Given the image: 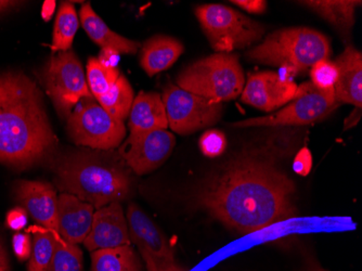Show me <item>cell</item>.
I'll return each mask as SVG.
<instances>
[{
  "mask_svg": "<svg viewBox=\"0 0 362 271\" xmlns=\"http://www.w3.org/2000/svg\"><path fill=\"white\" fill-rule=\"evenodd\" d=\"M295 185L267 149L245 151L201 185L199 207L241 234L260 231L296 215Z\"/></svg>",
  "mask_w": 362,
  "mask_h": 271,
  "instance_id": "1",
  "label": "cell"
},
{
  "mask_svg": "<svg viewBox=\"0 0 362 271\" xmlns=\"http://www.w3.org/2000/svg\"><path fill=\"white\" fill-rule=\"evenodd\" d=\"M57 146L35 81L18 71L0 73V163L28 169L54 160Z\"/></svg>",
  "mask_w": 362,
  "mask_h": 271,
  "instance_id": "2",
  "label": "cell"
},
{
  "mask_svg": "<svg viewBox=\"0 0 362 271\" xmlns=\"http://www.w3.org/2000/svg\"><path fill=\"white\" fill-rule=\"evenodd\" d=\"M54 183L62 193L75 195L95 209L129 197L132 169L112 151L72 150L54 158Z\"/></svg>",
  "mask_w": 362,
  "mask_h": 271,
  "instance_id": "3",
  "label": "cell"
},
{
  "mask_svg": "<svg viewBox=\"0 0 362 271\" xmlns=\"http://www.w3.org/2000/svg\"><path fill=\"white\" fill-rule=\"evenodd\" d=\"M331 45L323 34L307 28H284L267 36L247 52V58L262 64L276 65L290 72H305L329 60Z\"/></svg>",
  "mask_w": 362,
  "mask_h": 271,
  "instance_id": "4",
  "label": "cell"
},
{
  "mask_svg": "<svg viewBox=\"0 0 362 271\" xmlns=\"http://www.w3.org/2000/svg\"><path fill=\"white\" fill-rule=\"evenodd\" d=\"M177 86L214 103L237 99L244 88L239 57L215 54L201 59L178 75Z\"/></svg>",
  "mask_w": 362,
  "mask_h": 271,
  "instance_id": "5",
  "label": "cell"
},
{
  "mask_svg": "<svg viewBox=\"0 0 362 271\" xmlns=\"http://www.w3.org/2000/svg\"><path fill=\"white\" fill-rule=\"evenodd\" d=\"M195 14L217 54H230L235 49L251 46L265 33L262 24L227 6H199Z\"/></svg>",
  "mask_w": 362,
  "mask_h": 271,
  "instance_id": "6",
  "label": "cell"
},
{
  "mask_svg": "<svg viewBox=\"0 0 362 271\" xmlns=\"http://www.w3.org/2000/svg\"><path fill=\"white\" fill-rule=\"evenodd\" d=\"M341 105L334 88H317L311 81L302 83L290 103L284 109L264 117L249 118L233 124L235 127H276L308 125L321 121Z\"/></svg>",
  "mask_w": 362,
  "mask_h": 271,
  "instance_id": "7",
  "label": "cell"
},
{
  "mask_svg": "<svg viewBox=\"0 0 362 271\" xmlns=\"http://www.w3.org/2000/svg\"><path fill=\"white\" fill-rule=\"evenodd\" d=\"M42 79L47 93L62 118H69L81 99L93 98L81 61L71 50L60 52L49 59Z\"/></svg>",
  "mask_w": 362,
  "mask_h": 271,
  "instance_id": "8",
  "label": "cell"
},
{
  "mask_svg": "<svg viewBox=\"0 0 362 271\" xmlns=\"http://www.w3.org/2000/svg\"><path fill=\"white\" fill-rule=\"evenodd\" d=\"M79 103L68 118L71 139L93 150L111 151L119 146L126 134L123 122L110 115L93 98Z\"/></svg>",
  "mask_w": 362,
  "mask_h": 271,
  "instance_id": "9",
  "label": "cell"
},
{
  "mask_svg": "<svg viewBox=\"0 0 362 271\" xmlns=\"http://www.w3.org/2000/svg\"><path fill=\"white\" fill-rule=\"evenodd\" d=\"M168 126L177 134H189L221 120V103H214L170 83L162 96Z\"/></svg>",
  "mask_w": 362,
  "mask_h": 271,
  "instance_id": "10",
  "label": "cell"
},
{
  "mask_svg": "<svg viewBox=\"0 0 362 271\" xmlns=\"http://www.w3.org/2000/svg\"><path fill=\"white\" fill-rule=\"evenodd\" d=\"M126 220L130 241L139 248L148 271H162L176 264L174 250L165 234L135 203L128 205Z\"/></svg>",
  "mask_w": 362,
  "mask_h": 271,
  "instance_id": "11",
  "label": "cell"
},
{
  "mask_svg": "<svg viewBox=\"0 0 362 271\" xmlns=\"http://www.w3.org/2000/svg\"><path fill=\"white\" fill-rule=\"evenodd\" d=\"M175 142L174 134L166 129L130 134L119 154L136 174H148L168 160Z\"/></svg>",
  "mask_w": 362,
  "mask_h": 271,
  "instance_id": "12",
  "label": "cell"
},
{
  "mask_svg": "<svg viewBox=\"0 0 362 271\" xmlns=\"http://www.w3.org/2000/svg\"><path fill=\"white\" fill-rule=\"evenodd\" d=\"M298 85L276 72L251 74L241 93L246 105L270 112L290 103L298 91Z\"/></svg>",
  "mask_w": 362,
  "mask_h": 271,
  "instance_id": "13",
  "label": "cell"
},
{
  "mask_svg": "<svg viewBox=\"0 0 362 271\" xmlns=\"http://www.w3.org/2000/svg\"><path fill=\"white\" fill-rule=\"evenodd\" d=\"M13 195L40 227L58 233V199L54 187L44 181L19 180Z\"/></svg>",
  "mask_w": 362,
  "mask_h": 271,
  "instance_id": "14",
  "label": "cell"
},
{
  "mask_svg": "<svg viewBox=\"0 0 362 271\" xmlns=\"http://www.w3.org/2000/svg\"><path fill=\"white\" fill-rule=\"evenodd\" d=\"M84 246L90 252L130 246L127 220L119 202L111 203L95 212L93 226L85 239Z\"/></svg>",
  "mask_w": 362,
  "mask_h": 271,
  "instance_id": "15",
  "label": "cell"
},
{
  "mask_svg": "<svg viewBox=\"0 0 362 271\" xmlns=\"http://www.w3.org/2000/svg\"><path fill=\"white\" fill-rule=\"evenodd\" d=\"M95 207L69 193L58 199V234L68 243H84L93 226Z\"/></svg>",
  "mask_w": 362,
  "mask_h": 271,
  "instance_id": "16",
  "label": "cell"
},
{
  "mask_svg": "<svg viewBox=\"0 0 362 271\" xmlns=\"http://www.w3.org/2000/svg\"><path fill=\"white\" fill-rule=\"evenodd\" d=\"M339 79L334 86L335 97L341 103L362 107V56L353 46H347L334 61Z\"/></svg>",
  "mask_w": 362,
  "mask_h": 271,
  "instance_id": "17",
  "label": "cell"
},
{
  "mask_svg": "<svg viewBox=\"0 0 362 271\" xmlns=\"http://www.w3.org/2000/svg\"><path fill=\"white\" fill-rule=\"evenodd\" d=\"M129 116L130 134H144L168 127L165 105L160 93L141 91L134 100Z\"/></svg>",
  "mask_w": 362,
  "mask_h": 271,
  "instance_id": "18",
  "label": "cell"
},
{
  "mask_svg": "<svg viewBox=\"0 0 362 271\" xmlns=\"http://www.w3.org/2000/svg\"><path fill=\"white\" fill-rule=\"evenodd\" d=\"M79 18L85 32L103 49H112L119 54H137L139 47H141L139 42L128 40L113 32L100 16L93 11L89 3L85 4L81 8Z\"/></svg>",
  "mask_w": 362,
  "mask_h": 271,
  "instance_id": "19",
  "label": "cell"
},
{
  "mask_svg": "<svg viewBox=\"0 0 362 271\" xmlns=\"http://www.w3.org/2000/svg\"><path fill=\"white\" fill-rule=\"evenodd\" d=\"M184 45L170 36L158 35L144 42L140 65L149 76L168 70L184 52Z\"/></svg>",
  "mask_w": 362,
  "mask_h": 271,
  "instance_id": "20",
  "label": "cell"
},
{
  "mask_svg": "<svg viewBox=\"0 0 362 271\" xmlns=\"http://www.w3.org/2000/svg\"><path fill=\"white\" fill-rule=\"evenodd\" d=\"M305 7L313 10L332 24L344 38H349L351 28L355 24L356 8L361 5V1L356 0H313L300 1Z\"/></svg>",
  "mask_w": 362,
  "mask_h": 271,
  "instance_id": "21",
  "label": "cell"
},
{
  "mask_svg": "<svg viewBox=\"0 0 362 271\" xmlns=\"http://www.w3.org/2000/svg\"><path fill=\"white\" fill-rule=\"evenodd\" d=\"M91 271H141L139 258L130 246L91 253Z\"/></svg>",
  "mask_w": 362,
  "mask_h": 271,
  "instance_id": "22",
  "label": "cell"
},
{
  "mask_svg": "<svg viewBox=\"0 0 362 271\" xmlns=\"http://www.w3.org/2000/svg\"><path fill=\"white\" fill-rule=\"evenodd\" d=\"M97 100L110 115L123 122L129 116L134 103V91L127 79L121 74L110 91Z\"/></svg>",
  "mask_w": 362,
  "mask_h": 271,
  "instance_id": "23",
  "label": "cell"
},
{
  "mask_svg": "<svg viewBox=\"0 0 362 271\" xmlns=\"http://www.w3.org/2000/svg\"><path fill=\"white\" fill-rule=\"evenodd\" d=\"M28 231L33 234L32 253L28 258V271H46L56 250V232L35 226Z\"/></svg>",
  "mask_w": 362,
  "mask_h": 271,
  "instance_id": "24",
  "label": "cell"
},
{
  "mask_svg": "<svg viewBox=\"0 0 362 271\" xmlns=\"http://www.w3.org/2000/svg\"><path fill=\"white\" fill-rule=\"evenodd\" d=\"M78 18L76 10L71 3H62L54 22L52 52H69L78 30Z\"/></svg>",
  "mask_w": 362,
  "mask_h": 271,
  "instance_id": "25",
  "label": "cell"
},
{
  "mask_svg": "<svg viewBox=\"0 0 362 271\" xmlns=\"http://www.w3.org/2000/svg\"><path fill=\"white\" fill-rule=\"evenodd\" d=\"M121 72L117 67H105L98 58H90L87 63V81L89 91L95 99L103 97L113 86Z\"/></svg>",
  "mask_w": 362,
  "mask_h": 271,
  "instance_id": "26",
  "label": "cell"
},
{
  "mask_svg": "<svg viewBox=\"0 0 362 271\" xmlns=\"http://www.w3.org/2000/svg\"><path fill=\"white\" fill-rule=\"evenodd\" d=\"M46 271H84L81 248L57 236L54 258Z\"/></svg>",
  "mask_w": 362,
  "mask_h": 271,
  "instance_id": "27",
  "label": "cell"
},
{
  "mask_svg": "<svg viewBox=\"0 0 362 271\" xmlns=\"http://www.w3.org/2000/svg\"><path fill=\"white\" fill-rule=\"evenodd\" d=\"M310 76L313 81L311 83H314L317 88H334L339 79V70L333 61L322 60L311 67Z\"/></svg>",
  "mask_w": 362,
  "mask_h": 271,
  "instance_id": "28",
  "label": "cell"
},
{
  "mask_svg": "<svg viewBox=\"0 0 362 271\" xmlns=\"http://www.w3.org/2000/svg\"><path fill=\"white\" fill-rule=\"evenodd\" d=\"M200 148L204 156L217 158L221 156L227 148V139L221 130L211 129L204 132L200 138Z\"/></svg>",
  "mask_w": 362,
  "mask_h": 271,
  "instance_id": "29",
  "label": "cell"
},
{
  "mask_svg": "<svg viewBox=\"0 0 362 271\" xmlns=\"http://www.w3.org/2000/svg\"><path fill=\"white\" fill-rule=\"evenodd\" d=\"M12 248L16 258L21 260H26L30 258L32 253V242L28 234L16 233L12 240Z\"/></svg>",
  "mask_w": 362,
  "mask_h": 271,
  "instance_id": "30",
  "label": "cell"
},
{
  "mask_svg": "<svg viewBox=\"0 0 362 271\" xmlns=\"http://www.w3.org/2000/svg\"><path fill=\"white\" fill-rule=\"evenodd\" d=\"M311 168H313V156L308 149L303 148L295 156L293 169L296 174L307 176L310 173Z\"/></svg>",
  "mask_w": 362,
  "mask_h": 271,
  "instance_id": "31",
  "label": "cell"
},
{
  "mask_svg": "<svg viewBox=\"0 0 362 271\" xmlns=\"http://www.w3.org/2000/svg\"><path fill=\"white\" fill-rule=\"evenodd\" d=\"M6 225L16 231L23 229L28 225V213L25 209L23 207H14L10 209L6 216Z\"/></svg>",
  "mask_w": 362,
  "mask_h": 271,
  "instance_id": "32",
  "label": "cell"
},
{
  "mask_svg": "<svg viewBox=\"0 0 362 271\" xmlns=\"http://www.w3.org/2000/svg\"><path fill=\"white\" fill-rule=\"evenodd\" d=\"M231 3L250 13L262 14L267 9V1L265 0H235Z\"/></svg>",
  "mask_w": 362,
  "mask_h": 271,
  "instance_id": "33",
  "label": "cell"
},
{
  "mask_svg": "<svg viewBox=\"0 0 362 271\" xmlns=\"http://www.w3.org/2000/svg\"><path fill=\"white\" fill-rule=\"evenodd\" d=\"M119 54L114 52L112 49H103L98 60L100 61L105 67H117V62H119Z\"/></svg>",
  "mask_w": 362,
  "mask_h": 271,
  "instance_id": "34",
  "label": "cell"
},
{
  "mask_svg": "<svg viewBox=\"0 0 362 271\" xmlns=\"http://www.w3.org/2000/svg\"><path fill=\"white\" fill-rule=\"evenodd\" d=\"M57 3L54 0H46L42 7V16L45 21L48 22L52 20L56 10Z\"/></svg>",
  "mask_w": 362,
  "mask_h": 271,
  "instance_id": "35",
  "label": "cell"
},
{
  "mask_svg": "<svg viewBox=\"0 0 362 271\" xmlns=\"http://www.w3.org/2000/svg\"><path fill=\"white\" fill-rule=\"evenodd\" d=\"M0 271H11L9 258H8L7 252H6L1 240H0Z\"/></svg>",
  "mask_w": 362,
  "mask_h": 271,
  "instance_id": "36",
  "label": "cell"
},
{
  "mask_svg": "<svg viewBox=\"0 0 362 271\" xmlns=\"http://www.w3.org/2000/svg\"><path fill=\"white\" fill-rule=\"evenodd\" d=\"M358 109H359V108L354 110L353 113L351 114V116L345 120V127H344V129H349V128L353 127V126L357 125L358 121L360 120V116H361L357 115L355 117L356 112H357Z\"/></svg>",
  "mask_w": 362,
  "mask_h": 271,
  "instance_id": "37",
  "label": "cell"
},
{
  "mask_svg": "<svg viewBox=\"0 0 362 271\" xmlns=\"http://www.w3.org/2000/svg\"><path fill=\"white\" fill-rule=\"evenodd\" d=\"M19 4L21 3H18V1H8V0H0V14L18 7Z\"/></svg>",
  "mask_w": 362,
  "mask_h": 271,
  "instance_id": "38",
  "label": "cell"
},
{
  "mask_svg": "<svg viewBox=\"0 0 362 271\" xmlns=\"http://www.w3.org/2000/svg\"><path fill=\"white\" fill-rule=\"evenodd\" d=\"M162 271H186L184 268H181L178 265L174 264L172 266L168 267V268L163 269Z\"/></svg>",
  "mask_w": 362,
  "mask_h": 271,
  "instance_id": "39",
  "label": "cell"
}]
</instances>
